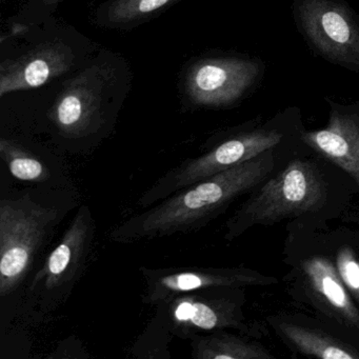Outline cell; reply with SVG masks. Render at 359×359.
<instances>
[{
	"mask_svg": "<svg viewBox=\"0 0 359 359\" xmlns=\"http://www.w3.org/2000/svg\"><path fill=\"white\" fill-rule=\"evenodd\" d=\"M292 291L330 325L359 339V306L340 279L333 258L310 253L294 264Z\"/></svg>",
	"mask_w": 359,
	"mask_h": 359,
	"instance_id": "6",
	"label": "cell"
},
{
	"mask_svg": "<svg viewBox=\"0 0 359 359\" xmlns=\"http://www.w3.org/2000/svg\"><path fill=\"white\" fill-rule=\"evenodd\" d=\"M95 234L91 211L88 207H81L62 241L31 281L29 297L41 310H54L68 299L85 274L93 252Z\"/></svg>",
	"mask_w": 359,
	"mask_h": 359,
	"instance_id": "5",
	"label": "cell"
},
{
	"mask_svg": "<svg viewBox=\"0 0 359 359\" xmlns=\"http://www.w3.org/2000/svg\"><path fill=\"white\" fill-rule=\"evenodd\" d=\"M195 359H273L262 344L224 330L195 336L191 339Z\"/></svg>",
	"mask_w": 359,
	"mask_h": 359,
	"instance_id": "15",
	"label": "cell"
},
{
	"mask_svg": "<svg viewBox=\"0 0 359 359\" xmlns=\"http://www.w3.org/2000/svg\"><path fill=\"white\" fill-rule=\"evenodd\" d=\"M294 14L317 53L359 72V16L344 0H295Z\"/></svg>",
	"mask_w": 359,
	"mask_h": 359,
	"instance_id": "7",
	"label": "cell"
},
{
	"mask_svg": "<svg viewBox=\"0 0 359 359\" xmlns=\"http://www.w3.org/2000/svg\"><path fill=\"white\" fill-rule=\"evenodd\" d=\"M278 335L299 354L321 359H359V346L350 340L333 335L323 327L304 325L299 319L274 317Z\"/></svg>",
	"mask_w": 359,
	"mask_h": 359,
	"instance_id": "14",
	"label": "cell"
},
{
	"mask_svg": "<svg viewBox=\"0 0 359 359\" xmlns=\"http://www.w3.org/2000/svg\"><path fill=\"white\" fill-rule=\"evenodd\" d=\"M0 157L12 176L22 182H41L49 180V170L26 149L11 140H0Z\"/></svg>",
	"mask_w": 359,
	"mask_h": 359,
	"instance_id": "16",
	"label": "cell"
},
{
	"mask_svg": "<svg viewBox=\"0 0 359 359\" xmlns=\"http://www.w3.org/2000/svg\"><path fill=\"white\" fill-rule=\"evenodd\" d=\"M333 262L344 287L359 306L358 252L348 243L338 245Z\"/></svg>",
	"mask_w": 359,
	"mask_h": 359,
	"instance_id": "18",
	"label": "cell"
},
{
	"mask_svg": "<svg viewBox=\"0 0 359 359\" xmlns=\"http://www.w3.org/2000/svg\"><path fill=\"white\" fill-rule=\"evenodd\" d=\"M259 66L241 58H212L191 68L187 89L193 102L222 107L237 102L257 81Z\"/></svg>",
	"mask_w": 359,
	"mask_h": 359,
	"instance_id": "10",
	"label": "cell"
},
{
	"mask_svg": "<svg viewBox=\"0 0 359 359\" xmlns=\"http://www.w3.org/2000/svg\"><path fill=\"white\" fill-rule=\"evenodd\" d=\"M175 0H114L108 10V20L127 24L142 20Z\"/></svg>",
	"mask_w": 359,
	"mask_h": 359,
	"instance_id": "17",
	"label": "cell"
},
{
	"mask_svg": "<svg viewBox=\"0 0 359 359\" xmlns=\"http://www.w3.org/2000/svg\"><path fill=\"white\" fill-rule=\"evenodd\" d=\"M58 217V210L39 205L29 195L0 201L1 297L24 283Z\"/></svg>",
	"mask_w": 359,
	"mask_h": 359,
	"instance_id": "3",
	"label": "cell"
},
{
	"mask_svg": "<svg viewBox=\"0 0 359 359\" xmlns=\"http://www.w3.org/2000/svg\"><path fill=\"white\" fill-rule=\"evenodd\" d=\"M102 79L86 74L73 79L56 100L52 118L68 137L94 133L102 125Z\"/></svg>",
	"mask_w": 359,
	"mask_h": 359,
	"instance_id": "12",
	"label": "cell"
},
{
	"mask_svg": "<svg viewBox=\"0 0 359 359\" xmlns=\"http://www.w3.org/2000/svg\"><path fill=\"white\" fill-rule=\"evenodd\" d=\"M285 138L287 133L277 127L237 134L201 156L170 170L140 196L137 207L149 209L187 187L251 161L266 151L280 148Z\"/></svg>",
	"mask_w": 359,
	"mask_h": 359,
	"instance_id": "4",
	"label": "cell"
},
{
	"mask_svg": "<svg viewBox=\"0 0 359 359\" xmlns=\"http://www.w3.org/2000/svg\"><path fill=\"white\" fill-rule=\"evenodd\" d=\"M302 144L341 170L359 192V111L331 102L327 127L300 134Z\"/></svg>",
	"mask_w": 359,
	"mask_h": 359,
	"instance_id": "11",
	"label": "cell"
},
{
	"mask_svg": "<svg viewBox=\"0 0 359 359\" xmlns=\"http://www.w3.org/2000/svg\"><path fill=\"white\" fill-rule=\"evenodd\" d=\"M298 155L272 149L236 167L187 187L114 229L110 239L130 243L189 234L205 228L237 198L251 193Z\"/></svg>",
	"mask_w": 359,
	"mask_h": 359,
	"instance_id": "1",
	"label": "cell"
},
{
	"mask_svg": "<svg viewBox=\"0 0 359 359\" xmlns=\"http://www.w3.org/2000/svg\"><path fill=\"white\" fill-rule=\"evenodd\" d=\"M46 5H54V4L58 3L60 0H43Z\"/></svg>",
	"mask_w": 359,
	"mask_h": 359,
	"instance_id": "19",
	"label": "cell"
},
{
	"mask_svg": "<svg viewBox=\"0 0 359 359\" xmlns=\"http://www.w3.org/2000/svg\"><path fill=\"white\" fill-rule=\"evenodd\" d=\"M146 281L142 302L161 306L182 294L213 287H245L277 283L275 277L243 266L234 268H142Z\"/></svg>",
	"mask_w": 359,
	"mask_h": 359,
	"instance_id": "9",
	"label": "cell"
},
{
	"mask_svg": "<svg viewBox=\"0 0 359 359\" xmlns=\"http://www.w3.org/2000/svg\"><path fill=\"white\" fill-rule=\"evenodd\" d=\"M243 287H213L182 294L161 306L165 309L168 327L184 339L218 330L248 332L243 313Z\"/></svg>",
	"mask_w": 359,
	"mask_h": 359,
	"instance_id": "8",
	"label": "cell"
},
{
	"mask_svg": "<svg viewBox=\"0 0 359 359\" xmlns=\"http://www.w3.org/2000/svg\"><path fill=\"white\" fill-rule=\"evenodd\" d=\"M73 55L60 43H46L0 67V96L41 87L70 70Z\"/></svg>",
	"mask_w": 359,
	"mask_h": 359,
	"instance_id": "13",
	"label": "cell"
},
{
	"mask_svg": "<svg viewBox=\"0 0 359 359\" xmlns=\"http://www.w3.org/2000/svg\"><path fill=\"white\" fill-rule=\"evenodd\" d=\"M318 155L298 154L250 193L249 198L226 222L224 239L233 241L255 226L285 219H316L344 207L350 199L348 176ZM350 180V178H348Z\"/></svg>",
	"mask_w": 359,
	"mask_h": 359,
	"instance_id": "2",
	"label": "cell"
}]
</instances>
